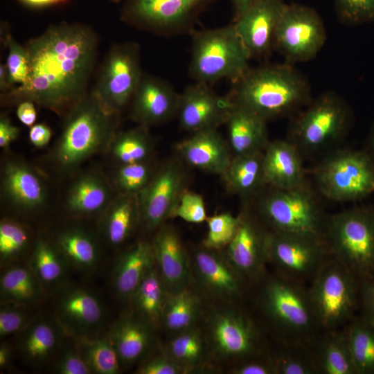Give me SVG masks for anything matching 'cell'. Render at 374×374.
Instances as JSON below:
<instances>
[{
	"label": "cell",
	"instance_id": "obj_54",
	"mask_svg": "<svg viewBox=\"0 0 374 374\" xmlns=\"http://www.w3.org/2000/svg\"><path fill=\"white\" fill-rule=\"evenodd\" d=\"M359 312L374 323V279L361 280Z\"/></svg>",
	"mask_w": 374,
	"mask_h": 374
},
{
	"label": "cell",
	"instance_id": "obj_10",
	"mask_svg": "<svg viewBox=\"0 0 374 374\" xmlns=\"http://www.w3.org/2000/svg\"><path fill=\"white\" fill-rule=\"evenodd\" d=\"M361 279L331 258L308 285L312 308L321 330L344 328L359 310Z\"/></svg>",
	"mask_w": 374,
	"mask_h": 374
},
{
	"label": "cell",
	"instance_id": "obj_57",
	"mask_svg": "<svg viewBox=\"0 0 374 374\" xmlns=\"http://www.w3.org/2000/svg\"><path fill=\"white\" fill-rule=\"evenodd\" d=\"M35 103L30 100H23L17 105L16 114L18 119L25 125L31 127L37 118Z\"/></svg>",
	"mask_w": 374,
	"mask_h": 374
},
{
	"label": "cell",
	"instance_id": "obj_16",
	"mask_svg": "<svg viewBox=\"0 0 374 374\" xmlns=\"http://www.w3.org/2000/svg\"><path fill=\"white\" fill-rule=\"evenodd\" d=\"M240 216L238 231L226 247V258L246 283L256 284L267 274L270 230L249 207Z\"/></svg>",
	"mask_w": 374,
	"mask_h": 374
},
{
	"label": "cell",
	"instance_id": "obj_62",
	"mask_svg": "<svg viewBox=\"0 0 374 374\" xmlns=\"http://www.w3.org/2000/svg\"><path fill=\"white\" fill-rule=\"evenodd\" d=\"M366 150L370 155L374 165V121L371 125L367 139Z\"/></svg>",
	"mask_w": 374,
	"mask_h": 374
},
{
	"label": "cell",
	"instance_id": "obj_60",
	"mask_svg": "<svg viewBox=\"0 0 374 374\" xmlns=\"http://www.w3.org/2000/svg\"><path fill=\"white\" fill-rule=\"evenodd\" d=\"M9 81L8 69L6 64H0V91L3 94L12 89Z\"/></svg>",
	"mask_w": 374,
	"mask_h": 374
},
{
	"label": "cell",
	"instance_id": "obj_3",
	"mask_svg": "<svg viewBox=\"0 0 374 374\" xmlns=\"http://www.w3.org/2000/svg\"><path fill=\"white\" fill-rule=\"evenodd\" d=\"M259 285L258 303L272 331L273 339L312 344L321 331L315 317L307 285L277 274H266Z\"/></svg>",
	"mask_w": 374,
	"mask_h": 374
},
{
	"label": "cell",
	"instance_id": "obj_22",
	"mask_svg": "<svg viewBox=\"0 0 374 374\" xmlns=\"http://www.w3.org/2000/svg\"><path fill=\"white\" fill-rule=\"evenodd\" d=\"M65 335L53 315L38 314L16 336L17 350L30 367L41 368L53 363Z\"/></svg>",
	"mask_w": 374,
	"mask_h": 374
},
{
	"label": "cell",
	"instance_id": "obj_1",
	"mask_svg": "<svg viewBox=\"0 0 374 374\" xmlns=\"http://www.w3.org/2000/svg\"><path fill=\"white\" fill-rule=\"evenodd\" d=\"M26 47L28 79L1 94V103L17 105L28 100L64 116L89 93L98 49L96 32L84 24L61 22L51 25Z\"/></svg>",
	"mask_w": 374,
	"mask_h": 374
},
{
	"label": "cell",
	"instance_id": "obj_39",
	"mask_svg": "<svg viewBox=\"0 0 374 374\" xmlns=\"http://www.w3.org/2000/svg\"><path fill=\"white\" fill-rule=\"evenodd\" d=\"M344 328L357 374H374V323L358 312Z\"/></svg>",
	"mask_w": 374,
	"mask_h": 374
},
{
	"label": "cell",
	"instance_id": "obj_6",
	"mask_svg": "<svg viewBox=\"0 0 374 374\" xmlns=\"http://www.w3.org/2000/svg\"><path fill=\"white\" fill-rule=\"evenodd\" d=\"M323 238L332 257L362 280L374 279V205L328 215Z\"/></svg>",
	"mask_w": 374,
	"mask_h": 374
},
{
	"label": "cell",
	"instance_id": "obj_11",
	"mask_svg": "<svg viewBox=\"0 0 374 374\" xmlns=\"http://www.w3.org/2000/svg\"><path fill=\"white\" fill-rule=\"evenodd\" d=\"M330 258L323 237L270 231L267 263L286 279L308 286Z\"/></svg>",
	"mask_w": 374,
	"mask_h": 374
},
{
	"label": "cell",
	"instance_id": "obj_28",
	"mask_svg": "<svg viewBox=\"0 0 374 374\" xmlns=\"http://www.w3.org/2000/svg\"><path fill=\"white\" fill-rule=\"evenodd\" d=\"M225 123L233 155L262 152L270 141L267 121L243 107L234 105Z\"/></svg>",
	"mask_w": 374,
	"mask_h": 374
},
{
	"label": "cell",
	"instance_id": "obj_63",
	"mask_svg": "<svg viewBox=\"0 0 374 374\" xmlns=\"http://www.w3.org/2000/svg\"><path fill=\"white\" fill-rule=\"evenodd\" d=\"M109 1H112V2H114V3H118V2H120L121 0H109Z\"/></svg>",
	"mask_w": 374,
	"mask_h": 374
},
{
	"label": "cell",
	"instance_id": "obj_4",
	"mask_svg": "<svg viewBox=\"0 0 374 374\" xmlns=\"http://www.w3.org/2000/svg\"><path fill=\"white\" fill-rule=\"evenodd\" d=\"M286 139L304 159L322 157L339 147L354 124V113L339 94L327 91L291 117Z\"/></svg>",
	"mask_w": 374,
	"mask_h": 374
},
{
	"label": "cell",
	"instance_id": "obj_24",
	"mask_svg": "<svg viewBox=\"0 0 374 374\" xmlns=\"http://www.w3.org/2000/svg\"><path fill=\"white\" fill-rule=\"evenodd\" d=\"M1 190L6 199L23 211L41 208L46 199V188L42 177L30 166L18 160H10L4 164Z\"/></svg>",
	"mask_w": 374,
	"mask_h": 374
},
{
	"label": "cell",
	"instance_id": "obj_30",
	"mask_svg": "<svg viewBox=\"0 0 374 374\" xmlns=\"http://www.w3.org/2000/svg\"><path fill=\"white\" fill-rule=\"evenodd\" d=\"M154 264L152 244L139 241L122 253L112 271V284L121 299L131 298L145 273Z\"/></svg>",
	"mask_w": 374,
	"mask_h": 374
},
{
	"label": "cell",
	"instance_id": "obj_43",
	"mask_svg": "<svg viewBox=\"0 0 374 374\" xmlns=\"http://www.w3.org/2000/svg\"><path fill=\"white\" fill-rule=\"evenodd\" d=\"M199 310V300L188 287L168 292L161 322L168 329L180 332L192 327Z\"/></svg>",
	"mask_w": 374,
	"mask_h": 374
},
{
	"label": "cell",
	"instance_id": "obj_21",
	"mask_svg": "<svg viewBox=\"0 0 374 374\" xmlns=\"http://www.w3.org/2000/svg\"><path fill=\"white\" fill-rule=\"evenodd\" d=\"M180 94L165 80L143 74L130 102V118L149 127L177 116Z\"/></svg>",
	"mask_w": 374,
	"mask_h": 374
},
{
	"label": "cell",
	"instance_id": "obj_8",
	"mask_svg": "<svg viewBox=\"0 0 374 374\" xmlns=\"http://www.w3.org/2000/svg\"><path fill=\"white\" fill-rule=\"evenodd\" d=\"M250 59L233 24L193 33L189 73L196 82L234 83L250 69Z\"/></svg>",
	"mask_w": 374,
	"mask_h": 374
},
{
	"label": "cell",
	"instance_id": "obj_35",
	"mask_svg": "<svg viewBox=\"0 0 374 374\" xmlns=\"http://www.w3.org/2000/svg\"><path fill=\"white\" fill-rule=\"evenodd\" d=\"M262 152L233 155L222 175L227 188L243 197H257L267 186L262 168Z\"/></svg>",
	"mask_w": 374,
	"mask_h": 374
},
{
	"label": "cell",
	"instance_id": "obj_25",
	"mask_svg": "<svg viewBox=\"0 0 374 374\" xmlns=\"http://www.w3.org/2000/svg\"><path fill=\"white\" fill-rule=\"evenodd\" d=\"M155 265L168 292L187 287L190 275L186 251L175 230L162 226L152 243Z\"/></svg>",
	"mask_w": 374,
	"mask_h": 374
},
{
	"label": "cell",
	"instance_id": "obj_23",
	"mask_svg": "<svg viewBox=\"0 0 374 374\" xmlns=\"http://www.w3.org/2000/svg\"><path fill=\"white\" fill-rule=\"evenodd\" d=\"M304 161L297 148L286 139L269 141L262 156L267 186L290 189L306 184Z\"/></svg>",
	"mask_w": 374,
	"mask_h": 374
},
{
	"label": "cell",
	"instance_id": "obj_27",
	"mask_svg": "<svg viewBox=\"0 0 374 374\" xmlns=\"http://www.w3.org/2000/svg\"><path fill=\"white\" fill-rule=\"evenodd\" d=\"M204 247L194 255V267L202 284L211 292L229 299L241 297L247 284L226 258Z\"/></svg>",
	"mask_w": 374,
	"mask_h": 374
},
{
	"label": "cell",
	"instance_id": "obj_36",
	"mask_svg": "<svg viewBox=\"0 0 374 374\" xmlns=\"http://www.w3.org/2000/svg\"><path fill=\"white\" fill-rule=\"evenodd\" d=\"M54 244L69 267L83 273H91L98 267L100 251L95 238L80 228L60 231Z\"/></svg>",
	"mask_w": 374,
	"mask_h": 374
},
{
	"label": "cell",
	"instance_id": "obj_45",
	"mask_svg": "<svg viewBox=\"0 0 374 374\" xmlns=\"http://www.w3.org/2000/svg\"><path fill=\"white\" fill-rule=\"evenodd\" d=\"M169 356L184 371L192 368L201 359L204 352L200 332L191 328L180 331L169 344Z\"/></svg>",
	"mask_w": 374,
	"mask_h": 374
},
{
	"label": "cell",
	"instance_id": "obj_50",
	"mask_svg": "<svg viewBox=\"0 0 374 374\" xmlns=\"http://www.w3.org/2000/svg\"><path fill=\"white\" fill-rule=\"evenodd\" d=\"M69 337L68 342L63 343L53 363L52 371L57 374H91L75 338Z\"/></svg>",
	"mask_w": 374,
	"mask_h": 374
},
{
	"label": "cell",
	"instance_id": "obj_46",
	"mask_svg": "<svg viewBox=\"0 0 374 374\" xmlns=\"http://www.w3.org/2000/svg\"><path fill=\"white\" fill-rule=\"evenodd\" d=\"M37 310V307L1 301V339L5 340L12 336H17L39 314Z\"/></svg>",
	"mask_w": 374,
	"mask_h": 374
},
{
	"label": "cell",
	"instance_id": "obj_12",
	"mask_svg": "<svg viewBox=\"0 0 374 374\" xmlns=\"http://www.w3.org/2000/svg\"><path fill=\"white\" fill-rule=\"evenodd\" d=\"M140 46L136 42L114 45L101 65L91 93L109 112L119 114L141 80Z\"/></svg>",
	"mask_w": 374,
	"mask_h": 374
},
{
	"label": "cell",
	"instance_id": "obj_49",
	"mask_svg": "<svg viewBox=\"0 0 374 374\" xmlns=\"http://www.w3.org/2000/svg\"><path fill=\"white\" fill-rule=\"evenodd\" d=\"M152 175L147 161L121 164L115 175V184L120 193L138 194Z\"/></svg>",
	"mask_w": 374,
	"mask_h": 374
},
{
	"label": "cell",
	"instance_id": "obj_31",
	"mask_svg": "<svg viewBox=\"0 0 374 374\" xmlns=\"http://www.w3.org/2000/svg\"><path fill=\"white\" fill-rule=\"evenodd\" d=\"M152 327L135 314L118 319L108 332L121 366L136 363L147 353L152 340Z\"/></svg>",
	"mask_w": 374,
	"mask_h": 374
},
{
	"label": "cell",
	"instance_id": "obj_15",
	"mask_svg": "<svg viewBox=\"0 0 374 374\" xmlns=\"http://www.w3.org/2000/svg\"><path fill=\"white\" fill-rule=\"evenodd\" d=\"M53 317L66 335L78 338L100 334L105 310L93 291L65 283L53 291Z\"/></svg>",
	"mask_w": 374,
	"mask_h": 374
},
{
	"label": "cell",
	"instance_id": "obj_52",
	"mask_svg": "<svg viewBox=\"0 0 374 374\" xmlns=\"http://www.w3.org/2000/svg\"><path fill=\"white\" fill-rule=\"evenodd\" d=\"M172 217L195 224L206 221L208 217L202 197L191 191H184Z\"/></svg>",
	"mask_w": 374,
	"mask_h": 374
},
{
	"label": "cell",
	"instance_id": "obj_47",
	"mask_svg": "<svg viewBox=\"0 0 374 374\" xmlns=\"http://www.w3.org/2000/svg\"><path fill=\"white\" fill-rule=\"evenodd\" d=\"M241 221L240 214L233 216L222 213L209 217L206 220L208 232L204 240V247L219 250L230 244L235 237Z\"/></svg>",
	"mask_w": 374,
	"mask_h": 374
},
{
	"label": "cell",
	"instance_id": "obj_33",
	"mask_svg": "<svg viewBox=\"0 0 374 374\" xmlns=\"http://www.w3.org/2000/svg\"><path fill=\"white\" fill-rule=\"evenodd\" d=\"M111 197V188L103 177L87 172L71 185L66 197V208L74 215H92L106 209Z\"/></svg>",
	"mask_w": 374,
	"mask_h": 374
},
{
	"label": "cell",
	"instance_id": "obj_40",
	"mask_svg": "<svg viewBox=\"0 0 374 374\" xmlns=\"http://www.w3.org/2000/svg\"><path fill=\"white\" fill-rule=\"evenodd\" d=\"M74 338V337H73ZM92 373L116 374L122 368L118 353L108 334L75 338Z\"/></svg>",
	"mask_w": 374,
	"mask_h": 374
},
{
	"label": "cell",
	"instance_id": "obj_53",
	"mask_svg": "<svg viewBox=\"0 0 374 374\" xmlns=\"http://www.w3.org/2000/svg\"><path fill=\"white\" fill-rule=\"evenodd\" d=\"M182 368L169 355L157 356L145 361L136 371L139 374H178Z\"/></svg>",
	"mask_w": 374,
	"mask_h": 374
},
{
	"label": "cell",
	"instance_id": "obj_48",
	"mask_svg": "<svg viewBox=\"0 0 374 374\" xmlns=\"http://www.w3.org/2000/svg\"><path fill=\"white\" fill-rule=\"evenodd\" d=\"M6 31H3V41L8 47V55L6 61L9 81L14 88L16 84H24L30 72V58L28 50L19 44L8 31L6 24H3Z\"/></svg>",
	"mask_w": 374,
	"mask_h": 374
},
{
	"label": "cell",
	"instance_id": "obj_59",
	"mask_svg": "<svg viewBox=\"0 0 374 374\" xmlns=\"http://www.w3.org/2000/svg\"><path fill=\"white\" fill-rule=\"evenodd\" d=\"M231 1L233 11L234 19L236 20L244 14L251 6L258 0H230Z\"/></svg>",
	"mask_w": 374,
	"mask_h": 374
},
{
	"label": "cell",
	"instance_id": "obj_7",
	"mask_svg": "<svg viewBox=\"0 0 374 374\" xmlns=\"http://www.w3.org/2000/svg\"><path fill=\"white\" fill-rule=\"evenodd\" d=\"M308 182L294 188L267 187L257 197L254 212L274 232L323 237L328 214Z\"/></svg>",
	"mask_w": 374,
	"mask_h": 374
},
{
	"label": "cell",
	"instance_id": "obj_51",
	"mask_svg": "<svg viewBox=\"0 0 374 374\" xmlns=\"http://www.w3.org/2000/svg\"><path fill=\"white\" fill-rule=\"evenodd\" d=\"M335 10L345 25L374 23V0H335Z\"/></svg>",
	"mask_w": 374,
	"mask_h": 374
},
{
	"label": "cell",
	"instance_id": "obj_29",
	"mask_svg": "<svg viewBox=\"0 0 374 374\" xmlns=\"http://www.w3.org/2000/svg\"><path fill=\"white\" fill-rule=\"evenodd\" d=\"M311 347L318 374H357L344 328L321 330Z\"/></svg>",
	"mask_w": 374,
	"mask_h": 374
},
{
	"label": "cell",
	"instance_id": "obj_14",
	"mask_svg": "<svg viewBox=\"0 0 374 374\" xmlns=\"http://www.w3.org/2000/svg\"><path fill=\"white\" fill-rule=\"evenodd\" d=\"M326 40V31L319 13L312 8L285 3L275 37V47L292 64L311 60Z\"/></svg>",
	"mask_w": 374,
	"mask_h": 374
},
{
	"label": "cell",
	"instance_id": "obj_26",
	"mask_svg": "<svg viewBox=\"0 0 374 374\" xmlns=\"http://www.w3.org/2000/svg\"><path fill=\"white\" fill-rule=\"evenodd\" d=\"M176 150L191 166L221 175L233 157L229 143L216 129L193 132L192 136L179 143Z\"/></svg>",
	"mask_w": 374,
	"mask_h": 374
},
{
	"label": "cell",
	"instance_id": "obj_61",
	"mask_svg": "<svg viewBox=\"0 0 374 374\" xmlns=\"http://www.w3.org/2000/svg\"><path fill=\"white\" fill-rule=\"evenodd\" d=\"M27 6L35 8H41L51 5L63 3L67 0H20Z\"/></svg>",
	"mask_w": 374,
	"mask_h": 374
},
{
	"label": "cell",
	"instance_id": "obj_17",
	"mask_svg": "<svg viewBox=\"0 0 374 374\" xmlns=\"http://www.w3.org/2000/svg\"><path fill=\"white\" fill-rule=\"evenodd\" d=\"M185 175L179 162L170 161L163 164L147 186L137 194L139 224L146 231L160 226L172 217L184 193Z\"/></svg>",
	"mask_w": 374,
	"mask_h": 374
},
{
	"label": "cell",
	"instance_id": "obj_2",
	"mask_svg": "<svg viewBox=\"0 0 374 374\" xmlns=\"http://www.w3.org/2000/svg\"><path fill=\"white\" fill-rule=\"evenodd\" d=\"M228 96L266 121L292 117L312 100L308 80L288 63L250 69Z\"/></svg>",
	"mask_w": 374,
	"mask_h": 374
},
{
	"label": "cell",
	"instance_id": "obj_34",
	"mask_svg": "<svg viewBox=\"0 0 374 374\" xmlns=\"http://www.w3.org/2000/svg\"><path fill=\"white\" fill-rule=\"evenodd\" d=\"M139 224L137 194L120 193L105 209L102 231L107 242L112 246L123 243Z\"/></svg>",
	"mask_w": 374,
	"mask_h": 374
},
{
	"label": "cell",
	"instance_id": "obj_56",
	"mask_svg": "<svg viewBox=\"0 0 374 374\" xmlns=\"http://www.w3.org/2000/svg\"><path fill=\"white\" fill-rule=\"evenodd\" d=\"M52 136L51 128L46 124L37 123L30 127L28 137L30 142L36 148L46 145Z\"/></svg>",
	"mask_w": 374,
	"mask_h": 374
},
{
	"label": "cell",
	"instance_id": "obj_58",
	"mask_svg": "<svg viewBox=\"0 0 374 374\" xmlns=\"http://www.w3.org/2000/svg\"><path fill=\"white\" fill-rule=\"evenodd\" d=\"M14 350L12 346L3 341L0 345V368L5 370L8 368L12 361Z\"/></svg>",
	"mask_w": 374,
	"mask_h": 374
},
{
	"label": "cell",
	"instance_id": "obj_32",
	"mask_svg": "<svg viewBox=\"0 0 374 374\" xmlns=\"http://www.w3.org/2000/svg\"><path fill=\"white\" fill-rule=\"evenodd\" d=\"M46 292L28 264L17 262L4 267L0 278L1 301L37 307Z\"/></svg>",
	"mask_w": 374,
	"mask_h": 374
},
{
	"label": "cell",
	"instance_id": "obj_38",
	"mask_svg": "<svg viewBox=\"0 0 374 374\" xmlns=\"http://www.w3.org/2000/svg\"><path fill=\"white\" fill-rule=\"evenodd\" d=\"M27 263L46 293L66 283L69 265L53 242L43 238L37 240Z\"/></svg>",
	"mask_w": 374,
	"mask_h": 374
},
{
	"label": "cell",
	"instance_id": "obj_44",
	"mask_svg": "<svg viewBox=\"0 0 374 374\" xmlns=\"http://www.w3.org/2000/svg\"><path fill=\"white\" fill-rule=\"evenodd\" d=\"M30 235L21 224L10 219L0 222V261L1 267L19 262L28 251Z\"/></svg>",
	"mask_w": 374,
	"mask_h": 374
},
{
	"label": "cell",
	"instance_id": "obj_42",
	"mask_svg": "<svg viewBox=\"0 0 374 374\" xmlns=\"http://www.w3.org/2000/svg\"><path fill=\"white\" fill-rule=\"evenodd\" d=\"M109 149L114 159L121 165L146 161L152 153L153 144L148 127L140 125L117 132Z\"/></svg>",
	"mask_w": 374,
	"mask_h": 374
},
{
	"label": "cell",
	"instance_id": "obj_9",
	"mask_svg": "<svg viewBox=\"0 0 374 374\" xmlns=\"http://www.w3.org/2000/svg\"><path fill=\"white\" fill-rule=\"evenodd\" d=\"M312 178L316 191L333 202H359L374 193V165L366 149L330 151L314 166Z\"/></svg>",
	"mask_w": 374,
	"mask_h": 374
},
{
	"label": "cell",
	"instance_id": "obj_37",
	"mask_svg": "<svg viewBox=\"0 0 374 374\" xmlns=\"http://www.w3.org/2000/svg\"><path fill=\"white\" fill-rule=\"evenodd\" d=\"M168 292L154 262L130 299L134 314L152 328L156 327L161 323Z\"/></svg>",
	"mask_w": 374,
	"mask_h": 374
},
{
	"label": "cell",
	"instance_id": "obj_19",
	"mask_svg": "<svg viewBox=\"0 0 374 374\" xmlns=\"http://www.w3.org/2000/svg\"><path fill=\"white\" fill-rule=\"evenodd\" d=\"M233 105L229 96H219L208 84L196 82L180 94L177 116L186 131L216 129L226 123Z\"/></svg>",
	"mask_w": 374,
	"mask_h": 374
},
{
	"label": "cell",
	"instance_id": "obj_13",
	"mask_svg": "<svg viewBox=\"0 0 374 374\" xmlns=\"http://www.w3.org/2000/svg\"><path fill=\"white\" fill-rule=\"evenodd\" d=\"M217 0H125L121 19L140 30L172 35L192 30L204 8Z\"/></svg>",
	"mask_w": 374,
	"mask_h": 374
},
{
	"label": "cell",
	"instance_id": "obj_20",
	"mask_svg": "<svg viewBox=\"0 0 374 374\" xmlns=\"http://www.w3.org/2000/svg\"><path fill=\"white\" fill-rule=\"evenodd\" d=\"M283 0H258L233 24L251 59L268 55L275 47Z\"/></svg>",
	"mask_w": 374,
	"mask_h": 374
},
{
	"label": "cell",
	"instance_id": "obj_5",
	"mask_svg": "<svg viewBox=\"0 0 374 374\" xmlns=\"http://www.w3.org/2000/svg\"><path fill=\"white\" fill-rule=\"evenodd\" d=\"M118 115L107 111L90 92L64 116L53 159L58 168L71 171L93 154L109 147L117 133Z\"/></svg>",
	"mask_w": 374,
	"mask_h": 374
},
{
	"label": "cell",
	"instance_id": "obj_18",
	"mask_svg": "<svg viewBox=\"0 0 374 374\" xmlns=\"http://www.w3.org/2000/svg\"><path fill=\"white\" fill-rule=\"evenodd\" d=\"M213 316L210 339L218 354L240 362L267 348L260 328L243 311L226 310Z\"/></svg>",
	"mask_w": 374,
	"mask_h": 374
},
{
	"label": "cell",
	"instance_id": "obj_41",
	"mask_svg": "<svg viewBox=\"0 0 374 374\" xmlns=\"http://www.w3.org/2000/svg\"><path fill=\"white\" fill-rule=\"evenodd\" d=\"M275 347L268 350L276 374H318L311 344L274 339Z\"/></svg>",
	"mask_w": 374,
	"mask_h": 374
},
{
	"label": "cell",
	"instance_id": "obj_55",
	"mask_svg": "<svg viewBox=\"0 0 374 374\" xmlns=\"http://www.w3.org/2000/svg\"><path fill=\"white\" fill-rule=\"evenodd\" d=\"M19 129L12 124L10 118L4 114L0 116V147L6 148L17 139Z\"/></svg>",
	"mask_w": 374,
	"mask_h": 374
}]
</instances>
